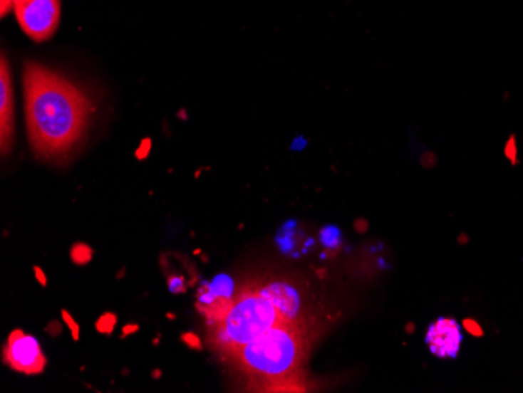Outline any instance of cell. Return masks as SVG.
<instances>
[{
    "instance_id": "9",
    "label": "cell",
    "mask_w": 523,
    "mask_h": 393,
    "mask_svg": "<svg viewBox=\"0 0 523 393\" xmlns=\"http://www.w3.org/2000/svg\"><path fill=\"white\" fill-rule=\"evenodd\" d=\"M93 258V249L86 245V243L78 241L76 245H73L71 248V261H73L76 265L82 266L90 263Z\"/></svg>"
},
{
    "instance_id": "5",
    "label": "cell",
    "mask_w": 523,
    "mask_h": 393,
    "mask_svg": "<svg viewBox=\"0 0 523 393\" xmlns=\"http://www.w3.org/2000/svg\"><path fill=\"white\" fill-rule=\"evenodd\" d=\"M4 362L19 373L39 374L44 372L47 359L33 335H29L21 329H14L8 335L4 348Z\"/></svg>"
},
{
    "instance_id": "3",
    "label": "cell",
    "mask_w": 523,
    "mask_h": 393,
    "mask_svg": "<svg viewBox=\"0 0 523 393\" xmlns=\"http://www.w3.org/2000/svg\"><path fill=\"white\" fill-rule=\"evenodd\" d=\"M282 315L259 290H244L223 320L212 328L213 347L232 355L282 321Z\"/></svg>"
},
{
    "instance_id": "13",
    "label": "cell",
    "mask_w": 523,
    "mask_h": 393,
    "mask_svg": "<svg viewBox=\"0 0 523 393\" xmlns=\"http://www.w3.org/2000/svg\"><path fill=\"white\" fill-rule=\"evenodd\" d=\"M61 315H63V320H65V323L69 326V331H71V335H73V339L78 340V335H81V328H78L77 321L71 317V313L66 310H63Z\"/></svg>"
},
{
    "instance_id": "19",
    "label": "cell",
    "mask_w": 523,
    "mask_h": 393,
    "mask_svg": "<svg viewBox=\"0 0 523 393\" xmlns=\"http://www.w3.org/2000/svg\"><path fill=\"white\" fill-rule=\"evenodd\" d=\"M149 145H150V141L149 140H145V141H143V146L138 149V157H140V159H143V157H145V155H147L149 154Z\"/></svg>"
},
{
    "instance_id": "11",
    "label": "cell",
    "mask_w": 523,
    "mask_h": 393,
    "mask_svg": "<svg viewBox=\"0 0 523 393\" xmlns=\"http://www.w3.org/2000/svg\"><path fill=\"white\" fill-rule=\"evenodd\" d=\"M321 239H323V243L329 248H334L338 245L340 241V235H338V231L334 229V227H328V229H324L321 232Z\"/></svg>"
},
{
    "instance_id": "18",
    "label": "cell",
    "mask_w": 523,
    "mask_h": 393,
    "mask_svg": "<svg viewBox=\"0 0 523 393\" xmlns=\"http://www.w3.org/2000/svg\"><path fill=\"white\" fill-rule=\"evenodd\" d=\"M33 273H35V276H36V279L39 281V284H41V285H47V279H46V274L43 273V270H41V268H39V266H35V268H33Z\"/></svg>"
},
{
    "instance_id": "17",
    "label": "cell",
    "mask_w": 523,
    "mask_h": 393,
    "mask_svg": "<svg viewBox=\"0 0 523 393\" xmlns=\"http://www.w3.org/2000/svg\"><path fill=\"white\" fill-rule=\"evenodd\" d=\"M21 2H26V0H0V13H2V16H5L10 8H14L16 4Z\"/></svg>"
},
{
    "instance_id": "2",
    "label": "cell",
    "mask_w": 523,
    "mask_h": 393,
    "mask_svg": "<svg viewBox=\"0 0 523 393\" xmlns=\"http://www.w3.org/2000/svg\"><path fill=\"white\" fill-rule=\"evenodd\" d=\"M307 351V340L299 321L282 320L232 352L237 365L252 378L285 381L295 373Z\"/></svg>"
},
{
    "instance_id": "10",
    "label": "cell",
    "mask_w": 523,
    "mask_h": 393,
    "mask_svg": "<svg viewBox=\"0 0 523 393\" xmlns=\"http://www.w3.org/2000/svg\"><path fill=\"white\" fill-rule=\"evenodd\" d=\"M116 323H118V318L115 313L107 312L104 313V315H100L99 320L96 321V331L100 334H112L115 331Z\"/></svg>"
},
{
    "instance_id": "1",
    "label": "cell",
    "mask_w": 523,
    "mask_h": 393,
    "mask_svg": "<svg viewBox=\"0 0 523 393\" xmlns=\"http://www.w3.org/2000/svg\"><path fill=\"white\" fill-rule=\"evenodd\" d=\"M26 120L30 145L44 159L68 155L88 127L91 105L86 94L35 61L24 68Z\"/></svg>"
},
{
    "instance_id": "14",
    "label": "cell",
    "mask_w": 523,
    "mask_h": 393,
    "mask_svg": "<svg viewBox=\"0 0 523 393\" xmlns=\"http://www.w3.org/2000/svg\"><path fill=\"white\" fill-rule=\"evenodd\" d=\"M168 285L172 293H182L185 292V281L180 276H174L168 279Z\"/></svg>"
},
{
    "instance_id": "12",
    "label": "cell",
    "mask_w": 523,
    "mask_h": 393,
    "mask_svg": "<svg viewBox=\"0 0 523 393\" xmlns=\"http://www.w3.org/2000/svg\"><path fill=\"white\" fill-rule=\"evenodd\" d=\"M462 328L470 335H473V337H482V335H485V329H482L481 325L478 323V321L473 320V318H465L462 321Z\"/></svg>"
},
{
    "instance_id": "16",
    "label": "cell",
    "mask_w": 523,
    "mask_h": 393,
    "mask_svg": "<svg viewBox=\"0 0 523 393\" xmlns=\"http://www.w3.org/2000/svg\"><path fill=\"white\" fill-rule=\"evenodd\" d=\"M504 152H506V157H508V159H509V160H511L512 163H516V162H517V159H516V155H517V147H516V138H514V137H511V138H509V141H508V145H506Z\"/></svg>"
},
{
    "instance_id": "8",
    "label": "cell",
    "mask_w": 523,
    "mask_h": 393,
    "mask_svg": "<svg viewBox=\"0 0 523 393\" xmlns=\"http://www.w3.org/2000/svg\"><path fill=\"white\" fill-rule=\"evenodd\" d=\"M259 293L265 296L279 310L282 318L299 321L301 300L299 293L291 285L284 284V282H271V284L259 288Z\"/></svg>"
},
{
    "instance_id": "7",
    "label": "cell",
    "mask_w": 523,
    "mask_h": 393,
    "mask_svg": "<svg viewBox=\"0 0 523 393\" xmlns=\"http://www.w3.org/2000/svg\"><path fill=\"white\" fill-rule=\"evenodd\" d=\"M14 132V99L11 70L8 65L5 53H2V65H0V145L2 154L11 151Z\"/></svg>"
},
{
    "instance_id": "15",
    "label": "cell",
    "mask_w": 523,
    "mask_h": 393,
    "mask_svg": "<svg viewBox=\"0 0 523 393\" xmlns=\"http://www.w3.org/2000/svg\"><path fill=\"white\" fill-rule=\"evenodd\" d=\"M182 340H184V343L188 345V347L193 348V350H201V347H202L201 339L193 332H185L184 335H182Z\"/></svg>"
},
{
    "instance_id": "6",
    "label": "cell",
    "mask_w": 523,
    "mask_h": 393,
    "mask_svg": "<svg viewBox=\"0 0 523 393\" xmlns=\"http://www.w3.org/2000/svg\"><path fill=\"white\" fill-rule=\"evenodd\" d=\"M426 345L435 357L456 359L462 345L461 326L453 318H437L428 329Z\"/></svg>"
},
{
    "instance_id": "20",
    "label": "cell",
    "mask_w": 523,
    "mask_h": 393,
    "mask_svg": "<svg viewBox=\"0 0 523 393\" xmlns=\"http://www.w3.org/2000/svg\"><path fill=\"white\" fill-rule=\"evenodd\" d=\"M138 331V326L137 325H128L124 329H123V337H128L129 334L132 332H137Z\"/></svg>"
},
{
    "instance_id": "4",
    "label": "cell",
    "mask_w": 523,
    "mask_h": 393,
    "mask_svg": "<svg viewBox=\"0 0 523 393\" xmlns=\"http://www.w3.org/2000/svg\"><path fill=\"white\" fill-rule=\"evenodd\" d=\"M16 19L33 41H46L57 31L61 14L60 0H26L14 5Z\"/></svg>"
}]
</instances>
